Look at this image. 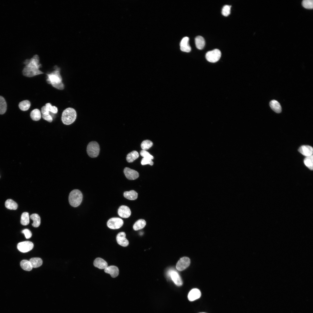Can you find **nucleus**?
Returning a JSON list of instances; mask_svg holds the SVG:
<instances>
[{
  "instance_id": "c85d7f7f",
  "label": "nucleus",
  "mask_w": 313,
  "mask_h": 313,
  "mask_svg": "<svg viewBox=\"0 0 313 313\" xmlns=\"http://www.w3.org/2000/svg\"><path fill=\"white\" fill-rule=\"evenodd\" d=\"M20 266L24 270L27 271L31 270L32 268L29 261L27 260H23L20 262Z\"/></svg>"
},
{
  "instance_id": "0eeeda50",
  "label": "nucleus",
  "mask_w": 313,
  "mask_h": 313,
  "mask_svg": "<svg viewBox=\"0 0 313 313\" xmlns=\"http://www.w3.org/2000/svg\"><path fill=\"white\" fill-rule=\"evenodd\" d=\"M123 224V221L121 219L117 217L112 218L107 221L108 227L112 229H118L121 227Z\"/></svg>"
},
{
  "instance_id": "cd10ccee",
  "label": "nucleus",
  "mask_w": 313,
  "mask_h": 313,
  "mask_svg": "<svg viewBox=\"0 0 313 313\" xmlns=\"http://www.w3.org/2000/svg\"><path fill=\"white\" fill-rule=\"evenodd\" d=\"M138 153L136 151H133L128 153L126 157V160L129 163L133 162L139 157Z\"/></svg>"
},
{
  "instance_id": "39448f33",
  "label": "nucleus",
  "mask_w": 313,
  "mask_h": 313,
  "mask_svg": "<svg viewBox=\"0 0 313 313\" xmlns=\"http://www.w3.org/2000/svg\"><path fill=\"white\" fill-rule=\"evenodd\" d=\"M100 147L99 144L96 141L90 142L87 145V152L88 154L92 158L97 157L99 154Z\"/></svg>"
},
{
  "instance_id": "e433bc0d",
  "label": "nucleus",
  "mask_w": 313,
  "mask_h": 313,
  "mask_svg": "<svg viewBox=\"0 0 313 313\" xmlns=\"http://www.w3.org/2000/svg\"><path fill=\"white\" fill-rule=\"evenodd\" d=\"M141 164L143 165L149 164L151 165H152L153 164V162L152 159L147 158L143 157L141 160Z\"/></svg>"
},
{
  "instance_id": "f257e3e1",
  "label": "nucleus",
  "mask_w": 313,
  "mask_h": 313,
  "mask_svg": "<svg viewBox=\"0 0 313 313\" xmlns=\"http://www.w3.org/2000/svg\"><path fill=\"white\" fill-rule=\"evenodd\" d=\"M24 63L26 65L23 70L22 73L24 76L32 77L43 73L39 70L41 65L39 63V59L37 55H34L30 60H26Z\"/></svg>"
},
{
  "instance_id": "58836bf2",
  "label": "nucleus",
  "mask_w": 313,
  "mask_h": 313,
  "mask_svg": "<svg viewBox=\"0 0 313 313\" xmlns=\"http://www.w3.org/2000/svg\"><path fill=\"white\" fill-rule=\"evenodd\" d=\"M42 117L43 119L49 122H51L52 121V118L49 114V112H46L42 114Z\"/></svg>"
},
{
  "instance_id": "72a5a7b5",
  "label": "nucleus",
  "mask_w": 313,
  "mask_h": 313,
  "mask_svg": "<svg viewBox=\"0 0 313 313\" xmlns=\"http://www.w3.org/2000/svg\"><path fill=\"white\" fill-rule=\"evenodd\" d=\"M153 145V143L151 141L146 140L143 141L141 144V147L143 150H146Z\"/></svg>"
},
{
  "instance_id": "ddd939ff",
  "label": "nucleus",
  "mask_w": 313,
  "mask_h": 313,
  "mask_svg": "<svg viewBox=\"0 0 313 313\" xmlns=\"http://www.w3.org/2000/svg\"><path fill=\"white\" fill-rule=\"evenodd\" d=\"M118 213L120 217L126 218L129 217L130 216L131 211L128 207L122 205L120 206L118 209Z\"/></svg>"
},
{
  "instance_id": "bb28decb",
  "label": "nucleus",
  "mask_w": 313,
  "mask_h": 313,
  "mask_svg": "<svg viewBox=\"0 0 313 313\" xmlns=\"http://www.w3.org/2000/svg\"><path fill=\"white\" fill-rule=\"evenodd\" d=\"M32 268H37L40 266L42 264V260L41 258L34 257L29 260Z\"/></svg>"
},
{
  "instance_id": "20e7f679",
  "label": "nucleus",
  "mask_w": 313,
  "mask_h": 313,
  "mask_svg": "<svg viewBox=\"0 0 313 313\" xmlns=\"http://www.w3.org/2000/svg\"><path fill=\"white\" fill-rule=\"evenodd\" d=\"M83 199V195L79 190L75 189L70 193L68 200L70 204L74 207L79 206L81 203Z\"/></svg>"
},
{
  "instance_id": "423d86ee",
  "label": "nucleus",
  "mask_w": 313,
  "mask_h": 313,
  "mask_svg": "<svg viewBox=\"0 0 313 313\" xmlns=\"http://www.w3.org/2000/svg\"><path fill=\"white\" fill-rule=\"evenodd\" d=\"M221 52L218 49H214L207 52L205 58L207 60L210 62L215 63L218 61L221 58Z\"/></svg>"
},
{
  "instance_id": "4468645a",
  "label": "nucleus",
  "mask_w": 313,
  "mask_h": 313,
  "mask_svg": "<svg viewBox=\"0 0 313 313\" xmlns=\"http://www.w3.org/2000/svg\"><path fill=\"white\" fill-rule=\"evenodd\" d=\"M189 39L185 37L181 40L180 44V50L183 52H189L191 50V48L189 43Z\"/></svg>"
},
{
  "instance_id": "1a4fd4ad",
  "label": "nucleus",
  "mask_w": 313,
  "mask_h": 313,
  "mask_svg": "<svg viewBox=\"0 0 313 313\" xmlns=\"http://www.w3.org/2000/svg\"><path fill=\"white\" fill-rule=\"evenodd\" d=\"M190 263V259L188 257H183L177 262L176 265V268L179 271L183 270L189 266Z\"/></svg>"
},
{
  "instance_id": "7ed1b4c3",
  "label": "nucleus",
  "mask_w": 313,
  "mask_h": 313,
  "mask_svg": "<svg viewBox=\"0 0 313 313\" xmlns=\"http://www.w3.org/2000/svg\"><path fill=\"white\" fill-rule=\"evenodd\" d=\"M77 117V113L75 110L71 108H68L64 110L61 116V120L64 124L69 125L73 123Z\"/></svg>"
},
{
  "instance_id": "f03ea898",
  "label": "nucleus",
  "mask_w": 313,
  "mask_h": 313,
  "mask_svg": "<svg viewBox=\"0 0 313 313\" xmlns=\"http://www.w3.org/2000/svg\"><path fill=\"white\" fill-rule=\"evenodd\" d=\"M47 75L48 78L46 81L48 83L51 84L53 87L57 89H64V85L62 82V78L59 70H57Z\"/></svg>"
},
{
  "instance_id": "6ab92c4d",
  "label": "nucleus",
  "mask_w": 313,
  "mask_h": 313,
  "mask_svg": "<svg viewBox=\"0 0 313 313\" xmlns=\"http://www.w3.org/2000/svg\"><path fill=\"white\" fill-rule=\"evenodd\" d=\"M93 264L95 267L100 269H104L108 266L107 263L100 258H96L94 261Z\"/></svg>"
},
{
  "instance_id": "2eb2a0df",
  "label": "nucleus",
  "mask_w": 313,
  "mask_h": 313,
  "mask_svg": "<svg viewBox=\"0 0 313 313\" xmlns=\"http://www.w3.org/2000/svg\"><path fill=\"white\" fill-rule=\"evenodd\" d=\"M299 151L306 157L312 155L313 148L308 145H303L301 146L298 150Z\"/></svg>"
},
{
  "instance_id": "9d476101",
  "label": "nucleus",
  "mask_w": 313,
  "mask_h": 313,
  "mask_svg": "<svg viewBox=\"0 0 313 313\" xmlns=\"http://www.w3.org/2000/svg\"><path fill=\"white\" fill-rule=\"evenodd\" d=\"M168 274L176 285L178 286L182 285L183 284L182 280L179 275L177 272L171 270L168 271Z\"/></svg>"
},
{
  "instance_id": "dca6fc26",
  "label": "nucleus",
  "mask_w": 313,
  "mask_h": 313,
  "mask_svg": "<svg viewBox=\"0 0 313 313\" xmlns=\"http://www.w3.org/2000/svg\"><path fill=\"white\" fill-rule=\"evenodd\" d=\"M105 272L110 274L112 278H115L119 274V270L117 267L114 265L107 267L104 269Z\"/></svg>"
},
{
  "instance_id": "c9c22d12",
  "label": "nucleus",
  "mask_w": 313,
  "mask_h": 313,
  "mask_svg": "<svg viewBox=\"0 0 313 313\" xmlns=\"http://www.w3.org/2000/svg\"><path fill=\"white\" fill-rule=\"evenodd\" d=\"M231 7V6L230 5L224 6L222 10L221 13L222 15L225 17L228 16L230 13Z\"/></svg>"
},
{
  "instance_id": "aec40b11",
  "label": "nucleus",
  "mask_w": 313,
  "mask_h": 313,
  "mask_svg": "<svg viewBox=\"0 0 313 313\" xmlns=\"http://www.w3.org/2000/svg\"><path fill=\"white\" fill-rule=\"evenodd\" d=\"M270 105L271 109L277 113H280L281 111V107L279 103L277 101L273 100L270 103Z\"/></svg>"
},
{
  "instance_id": "a211bd4d",
  "label": "nucleus",
  "mask_w": 313,
  "mask_h": 313,
  "mask_svg": "<svg viewBox=\"0 0 313 313\" xmlns=\"http://www.w3.org/2000/svg\"><path fill=\"white\" fill-rule=\"evenodd\" d=\"M49 112L56 114L58 112L57 108L54 106H52L50 103H47L45 106H43L41 108V112L42 114Z\"/></svg>"
},
{
  "instance_id": "9b49d317",
  "label": "nucleus",
  "mask_w": 313,
  "mask_h": 313,
  "mask_svg": "<svg viewBox=\"0 0 313 313\" xmlns=\"http://www.w3.org/2000/svg\"><path fill=\"white\" fill-rule=\"evenodd\" d=\"M124 173L127 178L130 180H135L139 176V173L137 171L129 168H124Z\"/></svg>"
},
{
  "instance_id": "4be33fe9",
  "label": "nucleus",
  "mask_w": 313,
  "mask_h": 313,
  "mask_svg": "<svg viewBox=\"0 0 313 313\" xmlns=\"http://www.w3.org/2000/svg\"><path fill=\"white\" fill-rule=\"evenodd\" d=\"M123 196L125 198L128 199L135 200L137 198L138 194L134 190H131L130 191L125 192L123 193Z\"/></svg>"
},
{
  "instance_id": "7c9ffc66",
  "label": "nucleus",
  "mask_w": 313,
  "mask_h": 313,
  "mask_svg": "<svg viewBox=\"0 0 313 313\" xmlns=\"http://www.w3.org/2000/svg\"><path fill=\"white\" fill-rule=\"evenodd\" d=\"M304 163L305 165L310 169L312 170L313 168V155L306 157L304 160Z\"/></svg>"
},
{
  "instance_id": "2f4dec72",
  "label": "nucleus",
  "mask_w": 313,
  "mask_h": 313,
  "mask_svg": "<svg viewBox=\"0 0 313 313\" xmlns=\"http://www.w3.org/2000/svg\"><path fill=\"white\" fill-rule=\"evenodd\" d=\"M29 223V216L28 212H23L21 216V223L24 225H28Z\"/></svg>"
},
{
  "instance_id": "473e14b6",
  "label": "nucleus",
  "mask_w": 313,
  "mask_h": 313,
  "mask_svg": "<svg viewBox=\"0 0 313 313\" xmlns=\"http://www.w3.org/2000/svg\"><path fill=\"white\" fill-rule=\"evenodd\" d=\"M7 104L4 98L0 96V114H3L6 111Z\"/></svg>"
},
{
  "instance_id": "5701e85b",
  "label": "nucleus",
  "mask_w": 313,
  "mask_h": 313,
  "mask_svg": "<svg viewBox=\"0 0 313 313\" xmlns=\"http://www.w3.org/2000/svg\"><path fill=\"white\" fill-rule=\"evenodd\" d=\"M30 219L33 221L32 225L34 227H38L40 225L41 219L39 215L36 213L33 214L30 216Z\"/></svg>"
},
{
  "instance_id": "ea45409f",
  "label": "nucleus",
  "mask_w": 313,
  "mask_h": 313,
  "mask_svg": "<svg viewBox=\"0 0 313 313\" xmlns=\"http://www.w3.org/2000/svg\"><path fill=\"white\" fill-rule=\"evenodd\" d=\"M21 232L24 234L25 237L27 239L30 238L32 236L31 232L28 229H24L22 230Z\"/></svg>"
},
{
  "instance_id": "6e6552de",
  "label": "nucleus",
  "mask_w": 313,
  "mask_h": 313,
  "mask_svg": "<svg viewBox=\"0 0 313 313\" xmlns=\"http://www.w3.org/2000/svg\"><path fill=\"white\" fill-rule=\"evenodd\" d=\"M34 247L33 243L30 241H26L19 243L17 245L18 250L21 252H28L32 250Z\"/></svg>"
},
{
  "instance_id": "f3484780",
  "label": "nucleus",
  "mask_w": 313,
  "mask_h": 313,
  "mask_svg": "<svg viewBox=\"0 0 313 313\" xmlns=\"http://www.w3.org/2000/svg\"><path fill=\"white\" fill-rule=\"evenodd\" d=\"M201 295V292L197 288L193 289L189 293L188 298L190 301H193L199 298Z\"/></svg>"
},
{
  "instance_id": "f704fd0d",
  "label": "nucleus",
  "mask_w": 313,
  "mask_h": 313,
  "mask_svg": "<svg viewBox=\"0 0 313 313\" xmlns=\"http://www.w3.org/2000/svg\"><path fill=\"white\" fill-rule=\"evenodd\" d=\"M302 4L303 6L307 9H311L313 7V1L312 0H303Z\"/></svg>"
},
{
  "instance_id": "393cba45",
  "label": "nucleus",
  "mask_w": 313,
  "mask_h": 313,
  "mask_svg": "<svg viewBox=\"0 0 313 313\" xmlns=\"http://www.w3.org/2000/svg\"><path fill=\"white\" fill-rule=\"evenodd\" d=\"M6 207L10 210H15L18 207L17 203L12 199H7L5 202Z\"/></svg>"
},
{
  "instance_id": "b1692460",
  "label": "nucleus",
  "mask_w": 313,
  "mask_h": 313,
  "mask_svg": "<svg viewBox=\"0 0 313 313\" xmlns=\"http://www.w3.org/2000/svg\"><path fill=\"white\" fill-rule=\"evenodd\" d=\"M146 224V222L144 220L139 219L134 223L133 226V228L136 231L141 229L145 227Z\"/></svg>"
},
{
  "instance_id": "f8f14e48",
  "label": "nucleus",
  "mask_w": 313,
  "mask_h": 313,
  "mask_svg": "<svg viewBox=\"0 0 313 313\" xmlns=\"http://www.w3.org/2000/svg\"><path fill=\"white\" fill-rule=\"evenodd\" d=\"M126 234L124 232L119 233L116 236V240L118 243L124 247L128 246L129 244L128 240L125 238Z\"/></svg>"
},
{
  "instance_id": "412c9836",
  "label": "nucleus",
  "mask_w": 313,
  "mask_h": 313,
  "mask_svg": "<svg viewBox=\"0 0 313 313\" xmlns=\"http://www.w3.org/2000/svg\"><path fill=\"white\" fill-rule=\"evenodd\" d=\"M195 43L196 48L199 50L202 49L204 47L205 41L204 38L202 36H197L195 39Z\"/></svg>"
},
{
  "instance_id": "4c0bfd02",
  "label": "nucleus",
  "mask_w": 313,
  "mask_h": 313,
  "mask_svg": "<svg viewBox=\"0 0 313 313\" xmlns=\"http://www.w3.org/2000/svg\"><path fill=\"white\" fill-rule=\"evenodd\" d=\"M140 154L144 158H149L152 159H154L153 156L146 150H141Z\"/></svg>"
},
{
  "instance_id": "c756f323",
  "label": "nucleus",
  "mask_w": 313,
  "mask_h": 313,
  "mask_svg": "<svg viewBox=\"0 0 313 313\" xmlns=\"http://www.w3.org/2000/svg\"><path fill=\"white\" fill-rule=\"evenodd\" d=\"M30 106V103L28 100H25L20 102L19 106L21 110L23 111L27 110Z\"/></svg>"
},
{
  "instance_id": "a878e982",
  "label": "nucleus",
  "mask_w": 313,
  "mask_h": 313,
  "mask_svg": "<svg viewBox=\"0 0 313 313\" xmlns=\"http://www.w3.org/2000/svg\"><path fill=\"white\" fill-rule=\"evenodd\" d=\"M30 116L32 119L33 121L39 120L41 118L40 111L38 109H34L31 112Z\"/></svg>"
},
{
  "instance_id": "a19ab883",
  "label": "nucleus",
  "mask_w": 313,
  "mask_h": 313,
  "mask_svg": "<svg viewBox=\"0 0 313 313\" xmlns=\"http://www.w3.org/2000/svg\"></svg>"
}]
</instances>
